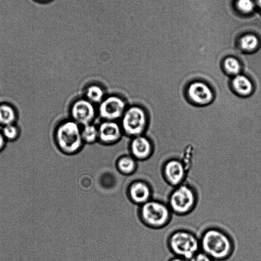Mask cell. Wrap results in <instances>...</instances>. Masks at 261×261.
<instances>
[{"label": "cell", "mask_w": 261, "mask_h": 261, "mask_svg": "<svg viewBox=\"0 0 261 261\" xmlns=\"http://www.w3.org/2000/svg\"><path fill=\"white\" fill-rule=\"evenodd\" d=\"M166 246L174 256L188 260L200 250L199 237L186 228L172 231L167 238Z\"/></svg>", "instance_id": "cell-4"}, {"label": "cell", "mask_w": 261, "mask_h": 261, "mask_svg": "<svg viewBox=\"0 0 261 261\" xmlns=\"http://www.w3.org/2000/svg\"><path fill=\"white\" fill-rule=\"evenodd\" d=\"M54 139L58 150L67 156L78 154L85 145L82 137L81 126L70 118L61 120L57 125Z\"/></svg>", "instance_id": "cell-2"}, {"label": "cell", "mask_w": 261, "mask_h": 261, "mask_svg": "<svg viewBox=\"0 0 261 261\" xmlns=\"http://www.w3.org/2000/svg\"><path fill=\"white\" fill-rule=\"evenodd\" d=\"M128 105L120 94H107L97 106L98 117L101 120L119 121Z\"/></svg>", "instance_id": "cell-7"}, {"label": "cell", "mask_w": 261, "mask_h": 261, "mask_svg": "<svg viewBox=\"0 0 261 261\" xmlns=\"http://www.w3.org/2000/svg\"><path fill=\"white\" fill-rule=\"evenodd\" d=\"M198 193L196 188L188 182L172 188L166 202L173 215L185 216L191 213L198 202Z\"/></svg>", "instance_id": "cell-3"}, {"label": "cell", "mask_w": 261, "mask_h": 261, "mask_svg": "<svg viewBox=\"0 0 261 261\" xmlns=\"http://www.w3.org/2000/svg\"><path fill=\"white\" fill-rule=\"evenodd\" d=\"M230 85L235 93L243 97L250 95L255 89L254 85L250 78L241 73L232 76Z\"/></svg>", "instance_id": "cell-14"}, {"label": "cell", "mask_w": 261, "mask_h": 261, "mask_svg": "<svg viewBox=\"0 0 261 261\" xmlns=\"http://www.w3.org/2000/svg\"><path fill=\"white\" fill-rule=\"evenodd\" d=\"M258 5L261 10V0H258Z\"/></svg>", "instance_id": "cell-26"}, {"label": "cell", "mask_w": 261, "mask_h": 261, "mask_svg": "<svg viewBox=\"0 0 261 261\" xmlns=\"http://www.w3.org/2000/svg\"><path fill=\"white\" fill-rule=\"evenodd\" d=\"M199 237L200 250L214 261L226 260L234 252L235 244L232 237L220 227L208 226Z\"/></svg>", "instance_id": "cell-1"}, {"label": "cell", "mask_w": 261, "mask_h": 261, "mask_svg": "<svg viewBox=\"0 0 261 261\" xmlns=\"http://www.w3.org/2000/svg\"><path fill=\"white\" fill-rule=\"evenodd\" d=\"M186 95L189 101L197 106L210 104L214 99V93L210 85L200 80L189 83L186 87Z\"/></svg>", "instance_id": "cell-10"}, {"label": "cell", "mask_w": 261, "mask_h": 261, "mask_svg": "<svg viewBox=\"0 0 261 261\" xmlns=\"http://www.w3.org/2000/svg\"><path fill=\"white\" fill-rule=\"evenodd\" d=\"M237 6L239 10L243 13H250L254 9L253 0H238Z\"/></svg>", "instance_id": "cell-22"}, {"label": "cell", "mask_w": 261, "mask_h": 261, "mask_svg": "<svg viewBox=\"0 0 261 261\" xmlns=\"http://www.w3.org/2000/svg\"><path fill=\"white\" fill-rule=\"evenodd\" d=\"M139 215L145 225L160 230L169 224L173 214L166 201L151 199L140 206Z\"/></svg>", "instance_id": "cell-5"}, {"label": "cell", "mask_w": 261, "mask_h": 261, "mask_svg": "<svg viewBox=\"0 0 261 261\" xmlns=\"http://www.w3.org/2000/svg\"><path fill=\"white\" fill-rule=\"evenodd\" d=\"M128 195L133 203L140 206L152 199L153 191L148 182L142 180H137L129 186Z\"/></svg>", "instance_id": "cell-13"}, {"label": "cell", "mask_w": 261, "mask_h": 261, "mask_svg": "<svg viewBox=\"0 0 261 261\" xmlns=\"http://www.w3.org/2000/svg\"><path fill=\"white\" fill-rule=\"evenodd\" d=\"M187 173L186 165L178 158L172 157L167 159L161 167L162 178L172 188L185 182Z\"/></svg>", "instance_id": "cell-9"}, {"label": "cell", "mask_w": 261, "mask_h": 261, "mask_svg": "<svg viewBox=\"0 0 261 261\" xmlns=\"http://www.w3.org/2000/svg\"><path fill=\"white\" fill-rule=\"evenodd\" d=\"M38 2H48L50 0H36Z\"/></svg>", "instance_id": "cell-27"}, {"label": "cell", "mask_w": 261, "mask_h": 261, "mask_svg": "<svg viewBox=\"0 0 261 261\" xmlns=\"http://www.w3.org/2000/svg\"><path fill=\"white\" fill-rule=\"evenodd\" d=\"M71 119L81 126L94 123L98 117L97 106L84 96L73 99L69 107Z\"/></svg>", "instance_id": "cell-8"}, {"label": "cell", "mask_w": 261, "mask_h": 261, "mask_svg": "<svg viewBox=\"0 0 261 261\" xmlns=\"http://www.w3.org/2000/svg\"><path fill=\"white\" fill-rule=\"evenodd\" d=\"M97 127L98 142L105 146L117 144L124 136L119 121L101 120Z\"/></svg>", "instance_id": "cell-12"}, {"label": "cell", "mask_w": 261, "mask_h": 261, "mask_svg": "<svg viewBox=\"0 0 261 261\" xmlns=\"http://www.w3.org/2000/svg\"><path fill=\"white\" fill-rule=\"evenodd\" d=\"M128 151L137 161H146L153 155L155 146L152 140L144 134L130 138Z\"/></svg>", "instance_id": "cell-11"}, {"label": "cell", "mask_w": 261, "mask_h": 261, "mask_svg": "<svg viewBox=\"0 0 261 261\" xmlns=\"http://www.w3.org/2000/svg\"><path fill=\"white\" fill-rule=\"evenodd\" d=\"M6 142L7 140L4 137L2 132L0 131V153L3 152L6 148Z\"/></svg>", "instance_id": "cell-24"}, {"label": "cell", "mask_w": 261, "mask_h": 261, "mask_svg": "<svg viewBox=\"0 0 261 261\" xmlns=\"http://www.w3.org/2000/svg\"><path fill=\"white\" fill-rule=\"evenodd\" d=\"M258 38L253 34H247L241 38L240 44L241 48L246 51H253L259 45Z\"/></svg>", "instance_id": "cell-20"}, {"label": "cell", "mask_w": 261, "mask_h": 261, "mask_svg": "<svg viewBox=\"0 0 261 261\" xmlns=\"http://www.w3.org/2000/svg\"><path fill=\"white\" fill-rule=\"evenodd\" d=\"M168 261H188V260H186L185 259H184V258H181L180 257H178L173 256V257H172L171 258L169 259V260Z\"/></svg>", "instance_id": "cell-25"}, {"label": "cell", "mask_w": 261, "mask_h": 261, "mask_svg": "<svg viewBox=\"0 0 261 261\" xmlns=\"http://www.w3.org/2000/svg\"><path fill=\"white\" fill-rule=\"evenodd\" d=\"M119 123L124 136L131 138L145 134L150 123V116L143 106L128 105Z\"/></svg>", "instance_id": "cell-6"}, {"label": "cell", "mask_w": 261, "mask_h": 261, "mask_svg": "<svg viewBox=\"0 0 261 261\" xmlns=\"http://www.w3.org/2000/svg\"><path fill=\"white\" fill-rule=\"evenodd\" d=\"M116 166L121 173L126 175H131L137 170L138 161L129 153L124 154L117 158Z\"/></svg>", "instance_id": "cell-16"}, {"label": "cell", "mask_w": 261, "mask_h": 261, "mask_svg": "<svg viewBox=\"0 0 261 261\" xmlns=\"http://www.w3.org/2000/svg\"><path fill=\"white\" fill-rule=\"evenodd\" d=\"M107 94L105 88L101 85L93 83L85 87L84 89L83 96L97 106Z\"/></svg>", "instance_id": "cell-15"}, {"label": "cell", "mask_w": 261, "mask_h": 261, "mask_svg": "<svg viewBox=\"0 0 261 261\" xmlns=\"http://www.w3.org/2000/svg\"><path fill=\"white\" fill-rule=\"evenodd\" d=\"M188 261H214L208 255L200 250Z\"/></svg>", "instance_id": "cell-23"}, {"label": "cell", "mask_w": 261, "mask_h": 261, "mask_svg": "<svg viewBox=\"0 0 261 261\" xmlns=\"http://www.w3.org/2000/svg\"><path fill=\"white\" fill-rule=\"evenodd\" d=\"M81 134L85 144H92L98 141V127L94 123L81 126Z\"/></svg>", "instance_id": "cell-18"}, {"label": "cell", "mask_w": 261, "mask_h": 261, "mask_svg": "<svg viewBox=\"0 0 261 261\" xmlns=\"http://www.w3.org/2000/svg\"><path fill=\"white\" fill-rule=\"evenodd\" d=\"M223 69L228 75L234 76L240 73L242 71V67L237 59L228 57L223 61Z\"/></svg>", "instance_id": "cell-19"}, {"label": "cell", "mask_w": 261, "mask_h": 261, "mask_svg": "<svg viewBox=\"0 0 261 261\" xmlns=\"http://www.w3.org/2000/svg\"><path fill=\"white\" fill-rule=\"evenodd\" d=\"M16 119V112L11 105L7 103L0 105V124L2 126L14 124Z\"/></svg>", "instance_id": "cell-17"}, {"label": "cell", "mask_w": 261, "mask_h": 261, "mask_svg": "<svg viewBox=\"0 0 261 261\" xmlns=\"http://www.w3.org/2000/svg\"><path fill=\"white\" fill-rule=\"evenodd\" d=\"M1 132L5 139L9 141L17 140L20 135L19 128L15 123L4 126Z\"/></svg>", "instance_id": "cell-21"}]
</instances>
